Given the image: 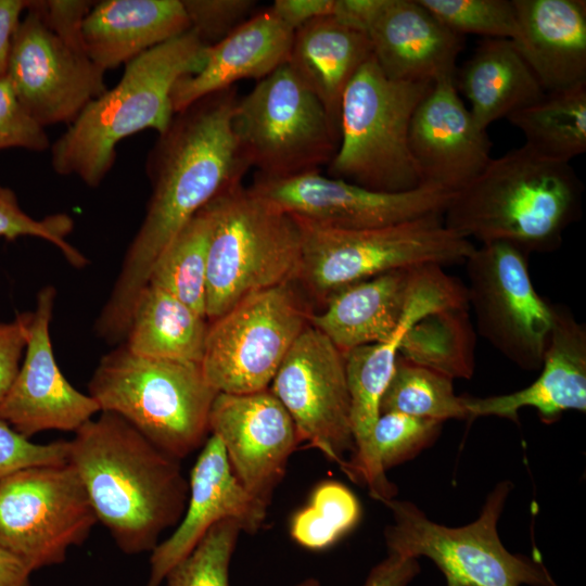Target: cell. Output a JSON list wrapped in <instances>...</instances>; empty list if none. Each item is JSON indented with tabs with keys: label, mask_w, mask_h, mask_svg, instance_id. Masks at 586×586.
<instances>
[{
	"label": "cell",
	"mask_w": 586,
	"mask_h": 586,
	"mask_svg": "<svg viewBox=\"0 0 586 586\" xmlns=\"http://www.w3.org/2000/svg\"><path fill=\"white\" fill-rule=\"evenodd\" d=\"M419 572L416 558L388 552L384 560L372 568L362 586H407Z\"/></svg>",
	"instance_id": "cell-46"
},
{
	"label": "cell",
	"mask_w": 586,
	"mask_h": 586,
	"mask_svg": "<svg viewBox=\"0 0 586 586\" xmlns=\"http://www.w3.org/2000/svg\"><path fill=\"white\" fill-rule=\"evenodd\" d=\"M68 455L69 441L37 444L0 419V483L28 467L67 462Z\"/></svg>",
	"instance_id": "cell-41"
},
{
	"label": "cell",
	"mask_w": 586,
	"mask_h": 586,
	"mask_svg": "<svg viewBox=\"0 0 586 586\" xmlns=\"http://www.w3.org/2000/svg\"><path fill=\"white\" fill-rule=\"evenodd\" d=\"M208 424L209 432L221 442L237 479L268 506L300 443L286 409L269 388L247 394L218 393Z\"/></svg>",
	"instance_id": "cell-18"
},
{
	"label": "cell",
	"mask_w": 586,
	"mask_h": 586,
	"mask_svg": "<svg viewBox=\"0 0 586 586\" xmlns=\"http://www.w3.org/2000/svg\"><path fill=\"white\" fill-rule=\"evenodd\" d=\"M512 40L546 92L586 81V2L513 0Z\"/></svg>",
	"instance_id": "cell-25"
},
{
	"label": "cell",
	"mask_w": 586,
	"mask_h": 586,
	"mask_svg": "<svg viewBox=\"0 0 586 586\" xmlns=\"http://www.w3.org/2000/svg\"><path fill=\"white\" fill-rule=\"evenodd\" d=\"M426 266V265H424ZM424 266L388 271L333 293L309 323L345 355L387 340L400 323Z\"/></svg>",
	"instance_id": "cell-26"
},
{
	"label": "cell",
	"mask_w": 586,
	"mask_h": 586,
	"mask_svg": "<svg viewBox=\"0 0 586 586\" xmlns=\"http://www.w3.org/2000/svg\"><path fill=\"white\" fill-rule=\"evenodd\" d=\"M74 229L73 218L65 213L48 215L41 219L29 216L20 206L15 192L0 183V237L15 240L35 237L52 243L74 267H84L86 257L68 241Z\"/></svg>",
	"instance_id": "cell-39"
},
{
	"label": "cell",
	"mask_w": 586,
	"mask_h": 586,
	"mask_svg": "<svg viewBox=\"0 0 586 586\" xmlns=\"http://www.w3.org/2000/svg\"><path fill=\"white\" fill-rule=\"evenodd\" d=\"M360 518V505L345 485L327 481L311 494L309 504L291 521V536L301 546L320 550L333 545Z\"/></svg>",
	"instance_id": "cell-35"
},
{
	"label": "cell",
	"mask_w": 586,
	"mask_h": 586,
	"mask_svg": "<svg viewBox=\"0 0 586 586\" xmlns=\"http://www.w3.org/2000/svg\"><path fill=\"white\" fill-rule=\"evenodd\" d=\"M444 26L464 37L467 34L486 38L513 40L517 36V14L513 0H419Z\"/></svg>",
	"instance_id": "cell-37"
},
{
	"label": "cell",
	"mask_w": 586,
	"mask_h": 586,
	"mask_svg": "<svg viewBox=\"0 0 586 586\" xmlns=\"http://www.w3.org/2000/svg\"><path fill=\"white\" fill-rule=\"evenodd\" d=\"M469 308L431 313L406 332L399 356L442 374L471 378L474 369V331Z\"/></svg>",
	"instance_id": "cell-32"
},
{
	"label": "cell",
	"mask_w": 586,
	"mask_h": 586,
	"mask_svg": "<svg viewBox=\"0 0 586 586\" xmlns=\"http://www.w3.org/2000/svg\"><path fill=\"white\" fill-rule=\"evenodd\" d=\"M373 58L398 81L455 77L464 37L444 26L419 0H382L367 25Z\"/></svg>",
	"instance_id": "cell-22"
},
{
	"label": "cell",
	"mask_w": 586,
	"mask_h": 586,
	"mask_svg": "<svg viewBox=\"0 0 586 586\" xmlns=\"http://www.w3.org/2000/svg\"><path fill=\"white\" fill-rule=\"evenodd\" d=\"M205 315L218 318L245 297L296 280L301 235L294 218L238 184L208 203Z\"/></svg>",
	"instance_id": "cell-7"
},
{
	"label": "cell",
	"mask_w": 586,
	"mask_h": 586,
	"mask_svg": "<svg viewBox=\"0 0 586 586\" xmlns=\"http://www.w3.org/2000/svg\"><path fill=\"white\" fill-rule=\"evenodd\" d=\"M268 388L292 418L300 443L319 449L343 469L355 444L345 357L336 346L309 323Z\"/></svg>",
	"instance_id": "cell-15"
},
{
	"label": "cell",
	"mask_w": 586,
	"mask_h": 586,
	"mask_svg": "<svg viewBox=\"0 0 586 586\" xmlns=\"http://www.w3.org/2000/svg\"><path fill=\"white\" fill-rule=\"evenodd\" d=\"M30 313H22L9 322H0V402L10 390L26 348Z\"/></svg>",
	"instance_id": "cell-44"
},
{
	"label": "cell",
	"mask_w": 586,
	"mask_h": 586,
	"mask_svg": "<svg viewBox=\"0 0 586 586\" xmlns=\"http://www.w3.org/2000/svg\"><path fill=\"white\" fill-rule=\"evenodd\" d=\"M88 391L100 412L122 417L178 460L206 442L218 394L201 364L140 356L125 344L100 359Z\"/></svg>",
	"instance_id": "cell-5"
},
{
	"label": "cell",
	"mask_w": 586,
	"mask_h": 586,
	"mask_svg": "<svg viewBox=\"0 0 586 586\" xmlns=\"http://www.w3.org/2000/svg\"><path fill=\"white\" fill-rule=\"evenodd\" d=\"M443 422L399 412L380 413L371 433L375 466L386 470L412 459L434 443Z\"/></svg>",
	"instance_id": "cell-38"
},
{
	"label": "cell",
	"mask_w": 586,
	"mask_h": 586,
	"mask_svg": "<svg viewBox=\"0 0 586 586\" xmlns=\"http://www.w3.org/2000/svg\"><path fill=\"white\" fill-rule=\"evenodd\" d=\"M552 329L538 378L510 394L462 396L469 418L496 416L518 422L519 410L533 407L548 423L568 410L586 411V327L562 304H552Z\"/></svg>",
	"instance_id": "cell-23"
},
{
	"label": "cell",
	"mask_w": 586,
	"mask_h": 586,
	"mask_svg": "<svg viewBox=\"0 0 586 586\" xmlns=\"http://www.w3.org/2000/svg\"><path fill=\"white\" fill-rule=\"evenodd\" d=\"M336 0H276L269 7L293 30L303 24L334 13Z\"/></svg>",
	"instance_id": "cell-45"
},
{
	"label": "cell",
	"mask_w": 586,
	"mask_h": 586,
	"mask_svg": "<svg viewBox=\"0 0 586 586\" xmlns=\"http://www.w3.org/2000/svg\"><path fill=\"white\" fill-rule=\"evenodd\" d=\"M208 323L170 293L146 284L135 303L125 345L144 357L201 364Z\"/></svg>",
	"instance_id": "cell-30"
},
{
	"label": "cell",
	"mask_w": 586,
	"mask_h": 586,
	"mask_svg": "<svg viewBox=\"0 0 586 586\" xmlns=\"http://www.w3.org/2000/svg\"><path fill=\"white\" fill-rule=\"evenodd\" d=\"M455 308H469L467 288L447 275L442 266L426 265L394 333L383 342L364 345L344 355L355 450L343 471L352 480L365 483L375 499L394 491L385 473L375 466L371 433L380 416L381 397L394 372L404 335L424 316Z\"/></svg>",
	"instance_id": "cell-14"
},
{
	"label": "cell",
	"mask_w": 586,
	"mask_h": 586,
	"mask_svg": "<svg viewBox=\"0 0 586 586\" xmlns=\"http://www.w3.org/2000/svg\"><path fill=\"white\" fill-rule=\"evenodd\" d=\"M205 49L189 29L125 64L119 81L90 101L51 144L53 170L99 187L122 140L145 129L158 135L167 129L175 115L171 90L178 79L202 67Z\"/></svg>",
	"instance_id": "cell-4"
},
{
	"label": "cell",
	"mask_w": 586,
	"mask_h": 586,
	"mask_svg": "<svg viewBox=\"0 0 586 586\" xmlns=\"http://www.w3.org/2000/svg\"><path fill=\"white\" fill-rule=\"evenodd\" d=\"M55 295L51 285L38 292L18 372L0 402V419L27 438L48 430L75 432L100 412L89 394L66 380L54 358L50 322Z\"/></svg>",
	"instance_id": "cell-19"
},
{
	"label": "cell",
	"mask_w": 586,
	"mask_h": 586,
	"mask_svg": "<svg viewBox=\"0 0 586 586\" xmlns=\"http://www.w3.org/2000/svg\"><path fill=\"white\" fill-rule=\"evenodd\" d=\"M232 127L250 167L268 179L320 170L340 142L321 102L286 63L238 99Z\"/></svg>",
	"instance_id": "cell-10"
},
{
	"label": "cell",
	"mask_w": 586,
	"mask_h": 586,
	"mask_svg": "<svg viewBox=\"0 0 586 586\" xmlns=\"http://www.w3.org/2000/svg\"><path fill=\"white\" fill-rule=\"evenodd\" d=\"M93 4L94 1L87 0L37 1L48 27L69 47L82 52V23Z\"/></svg>",
	"instance_id": "cell-43"
},
{
	"label": "cell",
	"mask_w": 586,
	"mask_h": 586,
	"mask_svg": "<svg viewBox=\"0 0 586 586\" xmlns=\"http://www.w3.org/2000/svg\"><path fill=\"white\" fill-rule=\"evenodd\" d=\"M292 217L301 235L295 281L322 303L345 286L388 271L464 263L475 249L445 226L443 214L368 229L332 228Z\"/></svg>",
	"instance_id": "cell-8"
},
{
	"label": "cell",
	"mask_w": 586,
	"mask_h": 586,
	"mask_svg": "<svg viewBox=\"0 0 586 586\" xmlns=\"http://www.w3.org/2000/svg\"><path fill=\"white\" fill-rule=\"evenodd\" d=\"M213 217L208 204L177 233L155 260L148 284L205 315L206 272Z\"/></svg>",
	"instance_id": "cell-33"
},
{
	"label": "cell",
	"mask_w": 586,
	"mask_h": 586,
	"mask_svg": "<svg viewBox=\"0 0 586 586\" xmlns=\"http://www.w3.org/2000/svg\"><path fill=\"white\" fill-rule=\"evenodd\" d=\"M190 26L206 46H213L252 16L253 0H181Z\"/></svg>",
	"instance_id": "cell-40"
},
{
	"label": "cell",
	"mask_w": 586,
	"mask_h": 586,
	"mask_svg": "<svg viewBox=\"0 0 586 586\" xmlns=\"http://www.w3.org/2000/svg\"><path fill=\"white\" fill-rule=\"evenodd\" d=\"M511 487L497 484L480 517L460 527L431 521L410 501H383L394 519L384 531L388 552L431 559L447 586H558L539 556L511 553L500 542L497 523Z\"/></svg>",
	"instance_id": "cell-9"
},
{
	"label": "cell",
	"mask_w": 586,
	"mask_h": 586,
	"mask_svg": "<svg viewBox=\"0 0 586 586\" xmlns=\"http://www.w3.org/2000/svg\"><path fill=\"white\" fill-rule=\"evenodd\" d=\"M293 36L294 30L270 8L253 14L222 40L206 47L198 72L177 80L171 90L174 112L233 87L238 80L265 78L288 62Z\"/></svg>",
	"instance_id": "cell-24"
},
{
	"label": "cell",
	"mask_w": 586,
	"mask_h": 586,
	"mask_svg": "<svg viewBox=\"0 0 586 586\" xmlns=\"http://www.w3.org/2000/svg\"><path fill=\"white\" fill-rule=\"evenodd\" d=\"M476 125L487 127L540 100L546 91L511 39L485 38L454 78Z\"/></svg>",
	"instance_id": "cell-29"
},
{
	"label": "cell",
	"mask_w": 586,
	"mask_h": 586,
	"mask_svg": "<svg viewBox=\"0 0 586 586\" xmlns=\"http://www.w3.org/2000/svg\"><path fill=\"white\" fill-rule=\"evenodd\" d=\"M240 532V525L231 519L216 523L169 570L165 577L167 586H230L229 566Z\"/></svg>",
	"instance_id": "cell-36"
},
{
	"label": "cell",
	"mask_w": 586,
	"mask_h": 586,
	"mask_svg": "<svg viewBox=\"0 0 586 586\" xmlns=\"http://www.w3.org/2000/svg\"><path fill=\"white\" fill-rule=\"evenodd\" d=\"M310 316L293 282L245 297L208 323L201 360L207 382L227 394L268 388Z\"/></svg>",
	"instance_id": "cell-11"
},
{
	"label": "cell",
	"mask_w": 586,
	"mask_h": 586,
	"mask_svg": "<svg viewBox=\"0 0 586 586\" xmlns=\"http://www.w3.org/2000/svg\"><path fill=\"white\" fill-rule=\"evenodd\" d=\"M98 518L67 461L18 470L0 483V550L31 573L61 564Z\"/></svg>",
	"instance_id": "cell-12"
},
{
	"label": "cell",
	"mask_w": 586,
	"mask_h": 586,
	"mask_svg": "<svg viewBox=\"0 0 586 586\" xmlns=\"http://www.w3.org/2000/svg\"><path fill=\"white\" fill-rule=\"evenodd\" d=\"M238 99L233 86L175 113L150 150L145 171L152 192L145 216L95 323L106 342L125 337L137 297L165 247L199 211L241 184L251 168L232 127Z\"/></svg>",
	"instance_id": "cell-1"
},
{
	"label": "cell",
	"mask_w": 586,
	"mask_h": 586,
	"mask_svg": "<svg viewBox=\"0 0 586 586\" xmlns=\"http://www.w3.org/2000/svg\"><path fill=\"white\" fill-rule=\"evenodd\" d=\"M432 85L390 79L374 58L369 59L343 93L340 142L327 176L387 193L421 187L409 130Z\"/></svg>",
	"instance_id": "cell-6"
},
{
	"label": "cell",
	"mask_w": 586,
	"mask_h": 586,
	"mask_svg": "<svg viewBox=\"0 0 586 586\" xmlns=\"http://www.w3.org/2000/svg\"><path fill=\"white\" fill-rule=\"evenodd\" d=\"M30 574L21 561L0 550V586H31Z\"/></svg>",
	"instance_id": "cell-48"
},
{
	"label": "cell",
	"mask_w": 586,
	"mask_h": 586,
	"mask_svg": "<svg viewBox=\"0 0 586 586\" xmlns=\"http://www.w3.org/2000/svg\"><path fill=\"white\" fill-rule=\"evenodd\" d=\"M74 433L67 461L98 521L124 553L152 551L187 507L189 481L180 460L112 412L101 411Z\"/></svg>",
	"instance_id": "cell-2"
},
{
	"label": "cell",
	"mask_w": 586,
	"mask_h": 586,
	"mask_svg": "<svg viewBox=\"0 0 586 586\" xmlns=\"http://www.w3.org/2000/svg\"><path fill=\"white\" fill-rule=\"evenodd\" d=\"M464 264L468 304L480 335L518 367H542L553 313L533 285L528 254L489 242L475 246Z\"/></svg>",
	"instance_id": "cell-13"
},
{
	"label": "cell",
	"mask_w": 586,
	"mask_h": 586,
	"mask_svg": "<svg viewBox=\"0 0 586 586\" xmlns=\"http://www.w3.org/2000/svg\"><path fill=\"white\" fill-rule=\"evenodd\" d=\"M250 188L289 215L340 229L378 228L444 215L454 195L428 184L407 192H379L320 170L279 179L255 176Z\"/></svg>",
	"instance_id": "cell-17"
},
{
	"label": "cell",
	"mask_w": 586,
	"mask_h": 586,
	"mask_svg": "<svg viewBox=\"0 0 586 586\" xmlns=\"http://www.w3.org/2000/svg\"><path fill=\"white\" fill-rule=\"evenodd\" d=\"M296 586H320V583L315 578H307L297 584Z\"/></svg>",
	"instance_id": "cell-49"
},
{
	"label": "cell",
	"mask_w": 586,
	"mask_h": 586,
	"mask_svg": "<svg viewBox=\"0 0 586 586\" xmlns=\"http://www.w3.org/2000/svg\"><path fill=\"white\" fill-rule=\"evenodd\" d=\"M190 28L181 0H104L94 2L81 34L88 58L107 71Z\"/></svg>",
	"instance_id": "cell-27"
},
{
	"label": "cell",
	"mask_w": 586,
	"mask_h": 586,
	"mask_svg": "<svg viewBox=\"0 0 586 586\" xmlns=\"http://www.w3.org/2000/svg\"><path fill=\"white\" fill-rule=\"evenodd\" d=\"M455 77L433 82L413 113L409 145L422 183L455 193L487 166L492 141L460 99Z\"/></svg>",
	"instance_id": "cell-20"
},
{
	"label": "cell",
	"mask_w": 586,
	"mask_h": 586,
	"mask_svg": "<svg viewBox=\"0 0 586 586\" xmlns=\"http://www.w3.org/2000/svg\"><path fill=\"white\" fill-rule=\"evenodd\" d=\"M30 0H0V78L7 74L11 44Z\"/></svg>",
	"instance_id": "cell-47"
},
{
	"label": "cell",
	"mask_w": 586,
	"mask_h": 586,
	"mask_svg": "<svg viewBox=\"0 0 586 586\" xmlns=\"http://www.w3.org/2000/svg\"><path fill=\"white\" fill-rule=\"evenodd\" d=\"M372 56L368 35L331 15L311 20L294 30L286 64L318 98L340 131L343 93Z\"/></svg>",
	"instance_id": "cell-28"
},
{
	"label": "cell",
	"mask_w": 586,
	"mask_h": 586,
	"mask_svg": "<svg viewBox=\"0 0 586 586\" xmlns=\"http://www.w3.org/2000/svg\"><path fill=\"white\" fill-rule=\"evenodd\" d=\"M399 412L444 422L469 418L453 379L412 364L398 355L392 378L381 397L380 413Z\"/></svg>",
	"instance_id": "cell-34"
},
{
	"label": "cell",
	"mask_w": 586,
	"mask_h": 586,
	"mask_svg": "<svg viewBox=\"0 0 586 586\" xmlns=\"http://www.w3.org/2000/svg\"><path fill=\"white\" fill-rule=\"evenodd\" d=\"M583 183L570 163L545 158L528 146L492 158L454 193L445 226L467 239L506 242L527 253L560 247L582 214Z\"/></svg>",
	"instance_id": "cell-3"
},
{
	"label": "cell",
	"mask_w": 586,
	"mask_h": 586,
	"mask_svg": "<svg viewBox=\"0 0 586 586\" xmlns=\"http://www.w3.org/2000/svg\"><path fill=\"white\" fill-rule=\"evenodd\" d=\"M507 119L523 132L524 144L533 152L570 163L586 151V81L546 92Z\"/></svg>",
	"instance_id": "cell-31"
},
{
	"label": "cell",
	"mask_w": 586,
	"mask_h": 586,
	"mask_svg": "<svg viewBox=\"0 0 586 586\" xmlns=\"http://www.w3.org/2000/svg\"><path fill=\"white\" fill-rule=\"evenodd\" d=\"M267 507L243 487L231 470L221 442L212 434L191 470L189 498L178 526L151 551L146 586H160L169 570L222 520L231 519L241 531L256 533L266 519Z\"/></svg>",
	"instance_id": "cell-21"
},
{
	"label": "cell",
	"mask_w": 586,
	"mask_h": 586,
	"mask_svg": "<svg viewBox=\"0 0 586 586\" xmlns=\"http://www.w3.org/2000/svg\"><path fill=\"white\" fill-rule=\"evenodd\" d=\"M41 153L51 148L46 128L21 105L7 76L0 78V150Z\"/></svg>",
	"instance_id": "cell-42"
},
{
	"label": "cell",
	"mask_w": 586,
	"mask_h": 586,
	"mask_svg": "<svg viewBox=\"0 0 586 586\" xmlns=\"http://www.w3.org/2000/svg\"><path fill=\"white\" fill-rule=\"evenodd\" d=\"M104 73L85 52L60 39L30 0L13 36L5 76L39 125H69L106 90Z\"/></svg>",
	"instance_id": "cell-16"
}]
</instances>
